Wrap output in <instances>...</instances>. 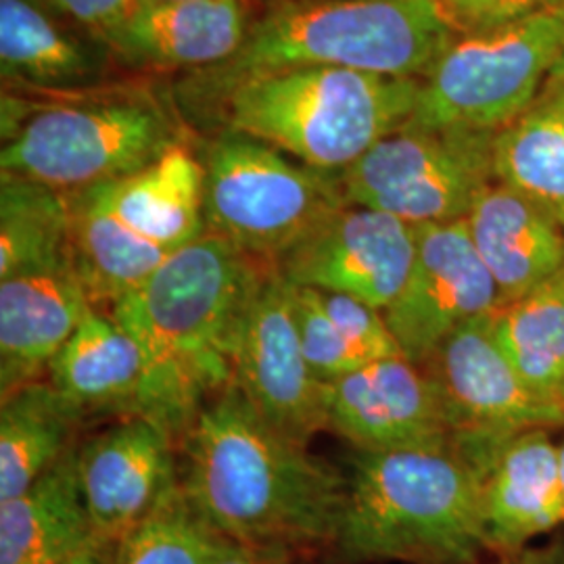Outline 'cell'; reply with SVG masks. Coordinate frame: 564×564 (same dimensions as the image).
<instances>
[{
  "label": "cell",
  "mask_w": 564,
  "mask_h": 564,
  "mask_svg": "<svg viewBox=\"0 0 564 564\" xmlns=\"http://www.w3.org/2000/svg\"><path fill=\"white\" fill-rule=\"evenodd\" d=\"M494 139L496 132L408 121L343 172L345 202L412 226L464 220L496 182Z\"/></svg>",
  "instance_id": "obj_9"
},
{
  "label": "cell",
  "mask_w": 564,
  "mask_h": 564,
  "mask_svg": "<svg viewBox=\"0 0 564 564\" xmlns=\"http://www.w3.org/2000/svg\"><path fill=\"white\" fill-rule=\"evenodd\" d=\"M102 554L82 496L78 447L18 498L0 502V564H59Z\"/></svg>",
  "instance_id": "obj_20"
},
{
  "label": "cell",
  "mask_w": 564,
  "mask_h": 564,
  "mask_svg": "<svg viewBox=\"0 0 564 564\" xmlns=\"http://www.w3.org/2000/svg\"><path fill=\"white\" fill-rule=\"evenodd\" d=\"M247 34L241 0H141L107 42L149 65L205 67L232 59Z\"/></svg>",
  "instance_id": "obj_19"
},
{
  "label": "cell",
  "mask_w": 564,
  "mask_h": 564,
  "mask_svg": "<svg viewBox=\"0 0 564 564\" xmlns=\"http://www.w3.org/2000/svg\"><path fill=\"white\" fill-rule=\"evenodd\" d=\"M500 307V291L464 220L416 226L412 272L384 312L405 360L423 366L464 324Z\"/></svg>",
  "instance_id": "obj_11"
},
{
  "label": "cell",
  "mask_w": 564,
  "mask_h": 564,
  "mask_svg": "<svg viewBox=\"0 0 564 564\" xmlns=\"http://www.w3.org/2000/svg\"><path fill=\"white\" fill-rule=\"evenodd\" d=\"M59 564H107L105 563V556L102 554H97V552H90V554H82V556H76V558H69V561H65V563Z\"/></svg>",
  "instance_id": "obj_37"
},
{
  "label": "cell",
  "mask_w": 564,
  "mask_h": 564,
  "mask_svg": "<svg viewBox=\"0 0 564 564\" xmlns=\"http://www.w3.org/2000/svg\"><path fill=\"white\" fill-rule=\"evenodd\" d=\"M464 223L502 305L563 274L564 226L505 184L487 186Z\"/></svg>",
  "instance_id": "obj_18"
},
{
  "label": "cell",
  "mask_w": 564,
  "mask_h": 564,
  "mask_svg": "<svg viewBox=\"0 0 564 564\" xmlns=\"http://www.w3.org/2000/svg\"><path fill=\"white\" fill-rule=\"evenodd\" d=\"M481 521L487 554L519 552L564 524L558 444L533 429L508 437L484 466Z\"/></svg>",
  "instance_id": "obj_17"
},
{
  "label": "cell",
  "mask_w": 564,
  "mask_h": 564,
  "mask_svg": "<svg viewBox=\"0 0 564 564\" xmlns=\"http://www.w3.org/2000/svg\"><path fill=\"white\" fill-rule=\"evenodd\" d=\"M416 258V226L345 205L291 249L276 270L293 284L341 293L379 312L398 300Z\"/></svg>",
  "instance_id": "obj_13"
},
{
  "label": "cell",
  "mask_w": 564,
  "mask_h": 564,
  "mask_svg": "<svg viewBox=\"0 0 564 564\" xmlns=\"http://www.w3.org/2000/svg\"><path fill=\"white\" fill-rule=\"evenodd\" d=\"M69 195V253L88 297L109 310L134 293L172 253L142 239L101 202L95 188Z\"/></svg>",
  "instance_id": "obj_25"
},
{
  "label": "cell",
  "mask_w": 564,
  "mask_h": 564,
  "mask_svg": "<svg viewBox=\"0 0 564 564\" xmlns=\"http://www.w3.org/2000/svg\"><path fill=\"white\" fill-rule=\"evenodd\" d=\"M265 423L310 445L326 431V383L303 354L293 284L270 268L242 318L235 349V383Z\"/></svg>",
  "instance_id": "obj_10"
},
{
  "label": "cell",
  "mask_w": 564,
  "mask_h": 564,
  "mask_svg": "<svg viewBox=\"0 0 564 564\" xmlns=\"http://www.w3.org/2000/svg\"><path fill=\"white\" fill-rule=\"evenodd\" d=\"M235 547L203 519L178 484L111 550L107 564H216Z\"/></svg>",
  "instance_id": "obj_29"
},
{
  "label": "cell",
  "mask_w": 564,
  "mask_h": 564,
  "mask_svg": "<svg viewBox=\"0 0 564 564\" xmlns=\"http://www.w3.org/2000/svg\"><path fill=\"white\" fill-rule=\"evenodd\" d=\"M176 144L174 123L151 99L55 105L21 121L2 147L0 170L78 193L130 176Z\"/></svg>",
  "instance_id": "obj_7"
},
{
  "label": "cell",
  "mask_w": 564,
  "mask_h": 564,
  "mask_svg": "<svg viewBox=\"0 0 564 564\" xmlns=\"http://www.w3.org/2000/svg\"><path fill=\"white\" fill-rule=\"evenodd\" d=\"M149 2H182V0H149Z\"/></svg>",
  "instance_id": "obj_39"
},
{
  "label": "cell",
  "mask_w": 564,
  "mask_h": 564,
  "mask_svg": "<svg viewBox=\"0 0 564 564\" xmlns=\"http://www.w3.org/2000/svg\"><path fill=\"white\" fill-rule=\"evenodd\" d=\"M270 268L205 232L109 310L149 366L144 416L176 442L203 405L235 383L242 318Z\"/></svg>",
  "instance_id": "obj_2"
},
{
  "label": "cell",
  "mask_w": 564,
  "mask_h": 564,
  "mask_svg": "<svg viewBox=\"0 0 564 564\" xmlns=\"http://www.w3.org/2000/svg\"><path fill=\"white\" fill-rule=\"evenodd\" d=\"M65 15L78 21L82 28L109 41L123 21L132 15L141 0H51Z\"/></svg>",
  "instance_id": "obj_33"
},
{
  "label": "cell",
  "mask_w": 564,
  "mask_h": 564,
  "mask_svg": "<svg viewBox=\"0 0 564 564\" xmlns=\"http://www.w3.org/2000/svg\"><path fill=\"white\" fill-rule=\"evenodd\" d=\"M479 564H564V538L545 545H527L519 552L496 556L491 563Z\"/></svg>",
  "instance_id": "obj_34"
},
{
  "label": "cell",
  "mask_w": 564,
  "mask_h": 564,
  "mask_svg": "<svg viewBox=\"0 0 564 564\" xmlns=\"http://www.w3.org/2000/svg\"><path fill=\"white\" fill-rule=\"evenodd\" d=\"M440 0H302L258 21L224 80L289 67H339L421 80L456 41Z\"/></svg>",
  "instance_id": "obj_5"
},
{
  "label": "cell",
  "mask_w": 564,
  "mask_h": 564,
  "mask_svg": "<svg viewBox=\"0 0 564 564\" xmlns=\"http://www.w3.org/2000/svg\"><path fill=\"white\" fill-rule=\"evenodd\" d=\"M69 195L2 174L0 182V281L69 262Z\"/></svg>",
  "instance_id": "obj_28"
},
{
  "label": "cell",
  "mask_w": 564,
  "mask_h": 564,
  "mask_svg": "<svg viewBox=\"0 0 564 564\" xmlns=\"http://www.w3.org/2000/svg\"><path fill=\"white\" fill-rule=\"evenodd\" d=\"M202 163L207 232L268 265L347 205L341 176L291 162L239 132L207 144Z\"/></svg>",
  "instance_id": "obj_6"
},
{
  "label": "cell",
  "mask_w": 564,
  "mask_h": 564,
  "mask_svg": "<svg viewBox=\"0 0 564 564\" xmlns=\"http://www.w3.org/2000/svg\"><path fill=\"white\" fill-rule=\"evenodd\" d=\"M51 0H0L2 80L36 88H76L102 69V53Z\"/></svg>",
  "instance_id": "obj_23"
},
{
  "label": "cell",
  "mask_w": 564,
  "mask_h": 564,
  "mask_svg": "<svg viewBox=\"0 0 564 564\" xmlns=\"http://www.w3.org/2000/svg\"><path fill=\"white\" fill-rule=\"evenodd\" d=\"M216 564H289V561L281 556H270V554L253 552V550L237 545L232 552H228L223 561H218Z\"/></svg>",
  "instance_id": "obj_36"
},
{
  "label": "cell",
  "mask_w": 564,
  "mask_h": 564,
  "mask_svg": "<svg viewBox=\"0 0 564 564\" xmlns=\"http://www.w3.org/2000/svg\"><path fill=\"white\" fill-rule=\"evenodd\" d=\"M48 381L86 414H147L149 366L141 345L105 310H90L51 364Z\"/></svg>",
  "instance_id": "obj_21"
},
{
  "label": "cell",
  "mask_w": 564,
  "mask_h": 564,
  "mask_svg": "<svg viewBox=\"0 0 564 564\" xmlns=\"http://www.w3.org/2000/svg\"><path fill=\"white\" fill-rule=\"evenodd\" d=\"M452 28L484 34L563 9L564 0H440Z\"/></svg>",
  "instance_id": "obj_32"
},
{
  "label": "cell",
  "mask_w": 564,
  "mask_h": 564,
  "mask_svg": "<svg viewBox=\"0 0 564 564\" xmlns=\"http://www.w3.org/2000/svg\"><path fill=\"white\" fill-rule=\"evenodd\" d=\"M564 61V7L456 39L421 82L412 123L498 132L538 101Z\"/></svg>",
  "instance_id": "obj_8"
},
{
  "label": "cell",
  "mask_w": 564,
  "mask_h": 564,
  "mask_svg": "<svg viewBox=\"0 0 564 564\" xmlns=\"http://www.w3.org/2000/svg\"><path fill=\"white\" fill-rule=\"evenodd\" d=\"M318 300L328 318L341 330L345 339L362 354L366 362L402 356L383 312L341 293L318 291Z\"/></svg>",
  "instance_id": "obj_31"
},
{
  "label": "cell",
  "mask_w": 564,
  "mask_h": 564,
  "mask_svg": "<svg viewBox=\"0 0 564 564\" xmlns=\"http://www.w3.org/2000/svg\"><path fill=\"white\" fill-rule=\"evenodd\" d=\"M88 414L48 379L2 395L0 502L18 498L78 447Z\"/></svg>",
  "instance_id": "obj_24"
},
{
  "label": "cell",
  "mask_w": 564,
  "mask_h": 564,
  "mask_svg": "<svg viewBox=\"0 0 564 564\" xmlns=\"http://www.w3.org/2000/svg\"><path fill=\"white\" fill-rule=\"evenodd\" d=\"M293 307L305 360L318 381L333 383L370 364L328 318L316 289L293 284Z\"/></svg>",
  "instance_id": "obj_30"
},
{
  "label": "cell",
  "mask_w": 564,
  "mask_h": 564,
  "mask_svg": "<svg viewBox=\"0 0 564 564\" xmlns=\"http://www.w3.org/2000/svg\"><path fill=\"white\" fill-rule=\"evenodd\" d=\"M224 82L230 132L341 176L412 120L423 80L339 67H289Z\"/></svg>",
  "instance_id": "obj_4"
},
{
  "label": "cell",
  "mask_w": 564,
  "mask_h": 564,
  "mask_svg": "<svg viewBox=\"0 0 564 564\" xmlns=\"http://www.w3.org/2000/svg\"><path fill=\"white\" fill-rule=\"evenodd\" d=\"M558 460H561V484H563V498H564V442L558 444Z\"/></svg>",
  "instance_id": "obj_38"
},
{
  "label": "cell",
  "mask_w": 564,
  "mask_h": 564,
  "mask_svg": "<svg viewBox=\"0 0 564 564\" xmlns=\"http://www.w3.org/2000/svg\"><path fill=\"white\" fill-rule=\"evenodd\" d=\"M494 330L524 384L564 412V272L494 314Z\"/></svg>",
  "instance_id": "obj_26"
},
{
  "label": "cell",
  "mask_w": 564,
  "mask_h": 564,
  "mask_svg": "<svg viewBox=\"0 0 564 564\" xmlns=\"http://www.w3.org/2000/svg\"><path fill=\"white\" fill-rule=\"evenodd\" d=\"M496 182L564 226V116L535 101L494 139Z\"/></svg>",
  "instance_id": "obj_27"
},
{
  "label": "cell",
  "mask_w": 564,
  "mask_h": 564,
  "mask_svg": "<svg viewBox=\"0 0 564 564\" xmlns=\"http://www.w3.org/2000/svg\"><path fill=\"white\" fill-rule=\"evenodd\" d=\"M538 101L544 102V105L556 109V111H561L564 116V61L550 74V78L545 80Z\"/></svg>",
  "instance_id": "obj_35"
},
{
  "label": "cell",
  "mask_w": 564,
  "mask_h": 564,
  "mask_svg": "<svg viewBox=\"0 0 564 564\" xmlns=\"http://www.w3.org/2000/svg\"><path fill=\"white\" fill-rule=\"evenodd\" d=\"M174 452L176 437L139 414L78 445L82 496L105 554L181 484Z\"/></svg>",
  "instance_id": "obj_15"
},
{
  "label": "cell",
  "mask_w": 564,
  "mask_h": 564,
  "mask_svg": "<svg viewBox=\"0 0 564 564\" xmlns=\"http://www.w3.org/2000/svg\"><path fill=\"white\" fill-rule=\"evenodd\" d=\"M494 314L464 324L423 364L442 393L454 442L564 429V412L538 400L508 360Z\"/></svg>",
  "instance_id": "obj_12"
},
{
  "label": "cell",
  "mask_w": 564,
  "mask_h": 564,
  "mask_svg": "<svg viewBox=\"0 0 564 564\" xmlns=\"http://www.w3.org/2000/svg\"><path fill=\"white\" fill-rule=\"evenodd\" d=\"M95 310L72 260L0 281V395L48 379V368Z\"/></svg>",
  "instance_id": "obj_16"
},
{
  "label": "cell",
  "mask_w": 564,
  "mask_h": 564,
  "mask_svg": "<svg viewBox=\"0 0 564 564\" xmlns=\"http://www.w3.org/2000/svg\"><path fill=\"white\" fill-rule=\"evenodd\" d=\"M90 188L128 228L170 253L207 232L203 163L181 144L130 176Z\"/></svg>",
  "instance_id": "obj_22"
},
{
  "label": "cell",
  "mask_w": 564,
  "mask_h": 564,
  "mask_svg": "<svg viewBox=\"0 0 564 564\" xmlns=\"http://www.w3.org/2000/svg\"><path fill=\"white\" fill-rule=\"evenodd\" d=\"M484 466L458 444L358 452L335 547L345 563L479 564Z\"/></svg>",
  "instance_id": "obj_3"
},
{
  "label": "cell",
  "mask_w": 564,
  "mask_h": 564,
  "mask_svg": "<svg viewBox=\"0 0 564 564\" xmlns=\"http://www.w3.org/2000/svg\"><path fill=\"white\" fill-rule=\"evenodd\" d=\"M326 429L358 452H395L454 442L442 393L403 356L366 364L326 383Z\"/></svg>",
  "instance_id": "obj_14"
},
{
  "label": "cell",
  "mask_w": 564,
  "mask_h": 564,
  "mask_svg": "<svg viewBox=\"0 0 564 564\" xmlns=\"http://www.w3.org/2000/svg\"><path fill=\"white\" fill-rule=\"evenodd\" d=\"M181 444L182 491L228 542L286 561L335 545L345 477L265 423L237 384L203 405Z\"/></svg>",
  "instance_id": "obj_1"
}]
</instances>
